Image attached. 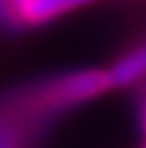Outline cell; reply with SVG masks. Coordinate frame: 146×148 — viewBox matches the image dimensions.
I'll return each instance as SVG.
<instances>
[{"label":"cell","mask_w":146,"mask_h":148,"mask_svg":"<svg viewBox=\"0 0 146 148\" xmlns=\"http://www.w3.org/2000/svg\"><path fill=\"white\" fill-rule=\"evenodd\" d=\"M108 91H113V84L105 69H77L43 81L39 88L29 91L26 103L34 112L48 115L84 105Z\"/></svg>","instance_id":"obj_1"},{"label":"cell","mask_w":146,"mask_h":148,"mask_svg":"<svg viewBox=\"0 0 146 148\" xmlns=\"http://www.w3.org/2000/svg\"><path fill=\"white\" fill-rule=\"evenodd\" d=\"M98 3V0H24L17 7V14H19L22 26H41L48 24L58 17H65L74 10H81V7H89Z\"/></svg>","instance_id":"obj_2"},{"label":"cell","mask_w":146,"mask_h":148,"mask_svg":"<svg viewBox=\"0 0 146 148\" xmlns=\"http://www.w3.org/2000/svg\"><path fill=\"white\" fill-rule=\"evenodd\" d=\"M113 88H127L146 79V38L122 53L110 67H105Z\"/></svg>","instance_id":"obj_3"},{"label":"cell","mask_w":146,"mask_h":148,"mask_svg":"<svg viewBox=\"0 0 146 148\" xmlns=\"http://www.w3.org/2000/svg\"><path fill=\"white\" fill-rule=\"evenodd\" d=\"M136 119H139V129H141L144 141H146V86L141 88L139 100H136Z\"/></svg>","instance_id":"obj_4"},{"label":"cell","mask_w":146,"mask_h":148,"mask_svg":"<svg viewBox=\"0 0 146 148\" xmlns=\"http://www.w3.org/2000/svg\"><path fill=\"white\" fill-rule=\"evenodd\" d=\"M141 148H146V141H144V146H141Z\"/></svg>","instance_id":"obj_5"}]
</instances>
